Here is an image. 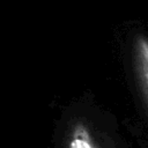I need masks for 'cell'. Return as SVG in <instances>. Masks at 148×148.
I'll return each mask as SVG.
<instances>
[{"label":"cell","instance_id":"7a4b0ae2","mask_svg":"<svg viewBox=\"0 0 148 148\" xmlns=\"http://www.w3.org/2000/svg\"><path fill=\"white\" fill-rule=\"evenodd\" d=\"M67 148H98V145L87 126L77 123L71 130Z\"/></svg>","mask_w":148,"mask_h":148},{"label":"cell","instance_id":"6da1fadb","mask_svg":"<svg viewBox=\"0 0 148 148\" xmlns=\"http://www.w3.org/2000/svg\"><path fill=\"white\" fill-rule=\"evenodd\" d=\"M133 46L135 72L145 101L148 105V37L143 35H138L135 37Z\"/></svg>","mask_w":148,"mask_h":148}]
</instances>
